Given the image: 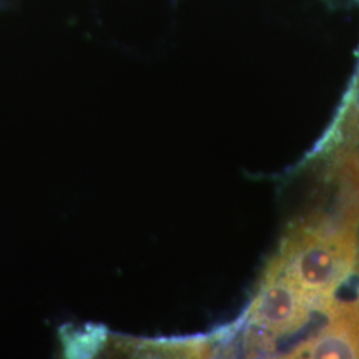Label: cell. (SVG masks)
I'll return each mask as SVG.
<instances>
[{
	"label": "cell",
	"instance_id": "2",
	"mask_svg": "<svg viewBox=\"0 0 359 359\" xmlns=\"http://www.w3.org/2000/svg\"><path fill=\"white\" fill-rule=\"evenodd\" d=\"M314 308L287 274L269 266L262 287L253 302L250 322L270 338L301 330Z\"/></svg>",
	"mask_w": 359,
	"mask_h": 359
},
{
	"label": "cell",
	"instance_id": "3",
	"mask_svg": "<svg viewBox=\"0 0 359 359\" xmlns=\"http://www.w3.org/2000/svg\"><path fill=\"white\" fill-rule=\"evenodd\" d=\"M326 323L287 353V358H359V295L325 309Z\"/></svg>",
	"mask_w": 359,
	"mask_h": 359
},
{
	"label": "cell",
	"instance_id": "1",
	"mask_svg": "<svg viewBox=\"0 0 359 359\" xmlns=\"http://www.w3.org/2000/svg\"><path fill=\"white\" fill-rule=\"evenodd\" d=\"M358 264V222L332 226L320 217L289 231L270 266L287 274L311 306L325 311Z\"/></svg>",
	"mask_w": 359,
	"mask_h": 359
}]
</instances>
